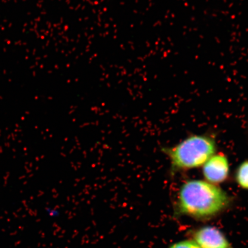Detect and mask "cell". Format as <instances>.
Here are the masks:
<instances>
[{
  "mask_svg": "<svg viewBox=\"0 0 248 248\" xmlns=\"http://www.w3.org/2000/svg\"><path fill=\"white\" fill-rule=\"evenodd\" d=\"M231 203L230 196L218 186L201 180H191L180 188L175 204V215L207 221L225 212Z\"/></svg>",
  "mask_w": 248,
  "mask_h": 248,
  "instance_id": "6da1fadb",
  "label": "cell"
},
{
  "mask_svg": "<svg viewBox=\"0 0 248 248\" xmlns=\"http://www.w3.org/2000/svg\"><path fill=\"white\" fill-rule=\"evenodd\" d=\"M215 140L203 135L192 136L175 146L163 148V153L168 156L173 172L198 168L204 165L215 155Z\"/></svg>",
  "mask_w": 248,
  "mask_h": 248,
  "instance_id": "7a4b0ae2",
  "label": "cell"
},
{
  "mask_svg": "<svg viewBox=\"0 0 248 248\" xmlns=\"http://www.w3.org/2000/svg\"><path fill=\"white\" fill-rule=\"evenodd\" d=\"M190 235L200 248H232L224 232L215 226H201L192 231Z\"/></svg>",
  "mask_w": 248,
  "mask_h": 248,
  "instance_id": "3957f363",
  "label": "cell"
},
{
  "mask_svg": "<svg viewBox=\"0 0 248 248\" xmlns=\"http://www.w3.org/2000/svg\"><path fill=\"white\" fill-rule=\"evenodd\" d=\"M202 173L207 182L214 185L221 184L228 178L229 161L222 154L214 155L204 163Z\"/></svg>",
  "mask_w": 248,
  "mask_h": 248,
  "instance_id": "277c9868",
  "label": "cell"
},
{
  "mask_svg": "<svg viewBox=\"0 0 248 248\" xmlns=\"http://www.w3.org/2000/svg\"><path fill=\"white\" fill-rule=\"evenodd\" d=\"M235 179L241 188L248 190V160L244 161L238 167Z\"/></svg>",
  "mask_w": 248,
  "mask_h": 248,
  "instance_id": "5b68a950",
  "label": "cell"
},
{
  "mask_svg": "<svg viewBox=\"0 0 248 248\" xmlns=\"http://www.w3.org/2000/svg\"><path fill=\"white\" fill-rule=\"evenodd\" d=\"M169 248H200L191 238L175 242L170 244Z\"/></svg>",
  "mask_w": 248,
  "mask_h": 248,
  "instance_id": "8992f818",
  "label": "cell"
},
{
  "mask_svg": "<svg viewBox=\"0 0 248 248\" xmlns=\"http://www.w3.org/2000/svg\"><path fill=\"white\" fill-rule=\"evenodd\" d=\"M48 212L49 215H50L51 216L56 217L60 215V212H59V211L56 210L55 209H50Z\"/></svg>",
  "mask_w": 248,
  "mask_h": 248,
  "instance_id": "52a82bcc",
  "label": "cell"
}]
</instances>
